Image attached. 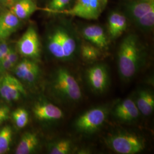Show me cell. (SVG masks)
Returning <instances> with one entry per match:
<instances>
[{
  "label": "cell",
  "instance_id": "1",
  "mask_svg": "<svg viewBox=\"0 0 154 154\" xmlns=\"http://www.w3.org/2000/svg\"><path fill=\"white\" fill-rule=\"evenodd\" d=\"M82 41L74 24L65 18L51 22L45 37L48 54L55 61L64 63L74 61L79 56Z\"/></svg>",
  "mask_w": 154,
  "mask_h": 154
},
{
  "label": "cell",
  "instance_id": "2",
  "mask_svg": "<svg viewBox=\"0 0 154 154\" xmlns=\"http://www.w3.org/2000/svg\"><path fill=\"white\" fill-rule=\"evenodd\" d=\"M146 53L138 37L134 34L127 35L119 46L117 65L119 76L128 82L135 77L146 62Z\"/></svg>",
  "mask_w": 154,
  "mask_h": 154
},
{
  "label": "cell",
  "instance_id": "3",
  "mask_svg": "<svg viewBox=\"0 0 154 154\" xmlns=\"http://www.w3.org/2000/svg\"><path fill=\"white\" fill-rule=\"evenodd\" d=\"M50 93L58 102L63 104H74L82 98L79 83L69 69L64 67L56 69L48 83Z\"/></svg>",
  "mask_w": 154,
  "mask_h": 154
},
{
  "label": "cell",
  "instance_id": "4",
  "mask_svg": "<svg viewBox=\"0 0 154 154\" xmlns=\"http://www.w3.org/2000/svg\"><path fill=\"white\" fill-rule=\"evenodd\" d=\"M127 18L141 31L151 32L154 26V1H132L125 5Z\"/></svg>",
  "mask_w": 154,
  "mask_h": 154
},
{
  "label": "cell",
  "instance_id": "5",
  "mask_svg": "<svg viewBox=\"0 0 154 154\" xmlns=\"http://www.w3.org/2000/svg\"><path fill=\"white\" fill-rule=\"evenodd\" d=\"M106 143L110 149L118 154H138L145 149L143 139L130 132L113 134L107 138Z\"/></svg>",
  "mask_w": 154,
  "mask_h": 154
},
{
  "label": "cell",
  "instance_id": "6",
  "mask_svg": "<svg viewBox=\"0 0 154 154\" xmlns=\"http://www.w3.org/2000/svg\"><path fill=\"white\" fill-rule=\"evenodd\" d=\"M109 114L106 106L91 108L78 116L74 123L76 131L84 134H90L97 131L105 124Z\"/></svg>",
  "mask_w": 154,
  "mask_h": 154
},
{
  "label": "cell",
  "instance_id": "7",
  "mask_svg": "<svg viewBox=\"0 0 154 154\" xmlns=\"http://www.w3.org/2000/svg\"><path fill=\"white\" fill-rule=\"evenodd\" d=\"M107 2L108 0H75L70 9L62 11L60 14L96 20L105 11Z\"/></svg>",
  "mask_w": 154,
  "mask_h": 154
},
{
  "label": "cell",
  "instance_id": "8",
  "mask_svg": "<svg viewBox=\"0 0 154 154\" xmlns=\"http://www.w3.org/2000/svg\"><path fill=\"white\" fill-rule=\"evenodd\" d=\"M19 55L23 58L38 62L41 56V45L37 29L33 25L28 26L16 47Z\"/></svg>",
  "mask_w": 154,
  "mask_h": 154
},
{
  "label": "cell",
  "instance_id": "9",
  "mask_svg": "<svg viewBox=\"0 0 154 154\" xmlns=\"http://www.w3.org/2000/svg\"><path fill=\"white\" fill-rule=\"evenodd\" d=\"M11 71L23 85L29 87L35 86L41 75L38 62L26 58H23L22 60L18 61Z\"/></svg>",
  "mask_w": 154,
  "mask_h": 154
},
{
  "label": "cell",
  "instance_id": "10",
  "mask_svg": "<svg viewBox=\"0 0 154 154\" xmlns=\"http://www.w3.org/2000/svg\"><path fill=\"white\" fill-rule=\"evenodd\" d=\"M24 85L9 72L0 76V97L8 102L20 100L27 95Z\"/></svg>",
  "mask_w": 154,
  "mask_h": 154
},
{
  "label": "cell",
  "instance_id": "11",
  "mask_svg": "<svg viewBox=\"0 0 154 154\" xmlns=\"http://www.w3.org/2000/svg\"><path fill=\"white\" fill-rule=\"evenodd\" d=\"M86 79L89 88L95 93H104L110 84V75L107 66L97 63L88 67L86 72Z\"/></svg>",
  "mask_w": 154,
  "mask_h": 154
},
{
  "label": "cell",
  "instance_id": "12",
  "mask_svg": "<svg viewBox=\"0 0 154 154\" xmlns=\"http://www.w3.org/2000/svg\"><path fill=\"white\" fill-rule=\"evenodd\" d=\"M32 112L35 118L42 123H54L63 117L60 108L45 99H40L34 104Z\"/></svg>",
  "mask_w": 154,
  "mask_h": 154
},
{
  "label": "cell",
  "instance_id": "13",
  "mask_svg": "<svg viewBox=\"0 0 154 154\" xmlns=\"http://www.w3.org/2000/svg\"><path fill=\"white\" fill-rule=\"evenodd\" d=\"M79 34L85 40L102 50L109 48L110 39L104 29L98 25H88L82 28Z\"/></svg>",
  "mask_w": 154,
  "mask_h": 154
},
{
  "label": "cell",
  "instance_id": "14",
  "mask_svg": "<svg viewBox=\"0 0 154 154\" xmlns=\"http://www.w3.org/2000/svg\"><path fill=\"white\" fill-rule=\"evenodd\" d=\"M112 115L120 122L130 123L136 121L140 113L134 100L128 98L116 103L112 110Z\"/></svg>",
  "mask_w": 154,
  "mask_h": 154
},
{
  "label": "cell",
  "instance_id": "15",
  "mask_svg": "<svg viewBox=\"0 0 154 154\" xmlns=\"http://www.w3.org/2000/svg\"><path fill=\"white\" fill-rule=\"evenodd\" d=\"M22 21L10 10L0 13V38L7 39L15 33L21 25Z\"/></svg>",
  "mask_w": 154,
  "mask_h": 154
},
{
  "label": "cell",
  "instance_id": "16",
  "mask_svg": "<svg viewBox=\"0 0 154 154\" xmlns=\"http://www.w3.org/2000/svg\"><path fill=\"white\" fill-rule=\"evenodd\" d=\"M127 27V18L118 11H113L108 17L107 34L109 39L114 40L119 38Z\"/></svg>",
  "mask_w": 154,
  "mask_h": 154
},
{
  "label": "cell",
  "instance_id": "17",
  "mask_svg": "<svg viewBox=\"0 0 154 154\" xmlns=\"http://www.w3.org/2000/svg\"><path fill=\"white\" fill-rule=\"evenodd\" d=\"M135 103L140 114L149 116L154 111V95L152 91L148 88H140L135 93Z\"/></svg>",
  "mask_w": 154,
  "mask_h": 154
},
{
  "label": "cell",
  "instance_id": "18",
  "mask_svg": "<svg viewBox=\"0 0 154 154\" xmlns=\"http://www.w3.org/2000/svg\"><path fill=\"white\" fill-rule=\"evenodd\" d=\"M40 141L37 134L32 131L25 132L17 146L15 154H30L35 153L39 147Z\"/></svg>",
  "mask_w": 154,
  "mask_h": 154
},
{
  "label": "cell",
  "instance_id": "19",
  "mask_svg": "<svg viewBox=\"0 0 154 154\" xmlns=\"http://www.w3.org/2000/svg\"><path fill=\"white\" fill-rule=\"evenodd\" d=\"M38 9L35 0H17L10 8V11L20 20L28 19Z\"/></svg>",
  "mask_w": 154,
  "mask_h": 154
},
{
  "label": "cell",
  "instance_id": "20",
  "mask_svg": "<svg viewBox=\"0 0 154 154\" xmlns=\"http://www.w3.org/2000/svg\"><path fill=\"white\" fill-rule=\"evenodd\" d=\"M47 149L49 154H71L73 149V144L69 139H61L50 142Z\"/></svg>",
  "mask_w": 154,
  "mask_h": 154
},
{
  "label": "cell",
  "instance_id": "21",
  "mask_svg": "<svg viewBox=\"0 0 154 154\" xmlns=\"http://www.w3.org/2000/svg\"><path fill=\"white\" fill-rule=\"evenodd\" d=\"M19 54L16 48L11 46V48L6 54L0 65V76L9 72L19 61Z\"/></svg>",
  "mask_w": 154,
  "mask_h": 154
},
{
  "label": "cell",
  "instance_id": "22",
  "mask_svg": "<svg viewBox=\"0 0 154 154\" xmlns=\"http://www.w3.org/2000/svg\"><path fill=\"white\" fill-rule=\"evenodd\" d=\"M101 50L88 41L82 42L81 45L79 56L84 61L94 62L101 57Z\"/></svg>",
  "mask_w": 154,
  "mask_h": 154
},
{
  "label": "cell",
  "instance_id": "23",
  "mask_svg": "<svg viewBox=\"0 0 154 154\" xmlns=\"http://www.w3.org/2000/svg\"><path fill=\"white\" fill-rule=\"evenodd\" d=\"M13 131L12 127L5 125L0 129V154L7 153L11 149Z\"/></svg>",
  "mask_w": 154,
  "mask_h": 154
},
{
  "label": "cell",
  "instance_id": "24",
  "mask_svg": "<svg viewBox=\"0 0 154 154\" xmlns=\"http://www.w3.org/2000/svg\"><path fill=\"white\" fill-rule=\"evenodd\" d=\"M73 0H49L44 11L51 14H60L72 7Z\"/></svg>",
  "mask_w": 154,
  "mask_h": 154
},
{
  "label": "cell",
  "instance_id": "25",
  "mask_svg": "<svg viewBox=\"0 0 154 154\" xmlns=\"http://www.w3.org/2000/svg\"><path fill=\"white\" fill-rule=\"evenodd\" d=\"M11 118L18 129H22L28 125L29 121V114L24 108L20 107L11 113Z\"/></svg>",
  "mask_w": 154,
  "mask_h": 154
},
{
  "label": "cell",
  "instance_id": "26",
  "mask_svg": "<svg viewBox=\"0 0 154 154\" xmlns=\"http://www.w3.org/2000/svg\"><path fill=\"white\" fill-rule=\"evenodd\" d=\"M11 109L6 105H0V125L11 118Z\"/></svg>",
  "mask_w": 154,
  "mask_h": 154
},
{
  "label": "cell",
  "instance_id": "27",
  "mask_svg": "<svg viewBox=\"0 0 154 154\" xmlns=\"http://www.w3.org/2000/svg\"><path fill=\"white\" fill-rule=\"evenodd\" d=\"M11 48V45L8 42L6 39H2L0 41V65L5 56Z\"/></svg>",
  "mask_w": 154,
  "mask_h": 154
},
{
  "label": "cell",
  "instance_id": "28",
  "mask_svg": "<svg viewBox=\"0 0 154 154\" xmlns=\"http://www.w3.org/2000/svg\"><path fill=\"white\" fill-rule=\"evenodd\" d=\"M17 0H0V13L9 10Z\"/></svg>",
  "mask_w": 154,
  "mask_h": 154
},
{
  "label": "cell",
  "instance_id": "29",
  "mask_svg": "<svg viewBox=\"0 0 154 154\" xmlns=\"http://www.w3.org/2000/svg\"><path fill=\"white\" fill-rule=\"evenodd\" d=\"M143 1H154V0H143Z\"/></svg>",
  "mask_w": 154,
  "mask_h": 154
},
{
  "label": "cell",
  "instance_id": "30",
  "mask_svg": "<svg viewBox=\"0 0 154 154\" xmlns=\"http://www.w3.org/2000/svg\"><path fill=\"white\" fill-rule=\"evenodd\" d=\"M1 39H2L0 38V41H1Z\"/></svg>",
  "mask_w": 154,
  "mask_h": 154
}]
</instances>
